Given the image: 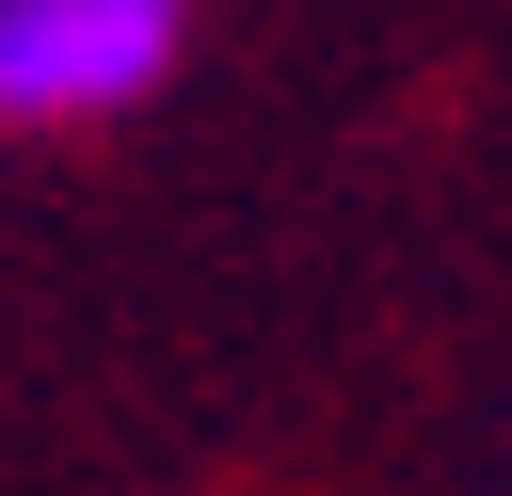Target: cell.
I'll use <instances>...</instances> for the list:
<instances>
[{
	"mask_svg": "<svg viewBox=\"0 0 512 496\" xmlns=\"http://www.w3.org/2000/svg\"><path fill=\"white\" fill-rule=\"evenodd\" d=\"M176 0H0V128H96L160 96Z\"/></svg>",
	"mask_w": 512,
	"mask_h": 496,
	"instance_id": "obj_1",
	"label": "cell"
}]
</instances>
